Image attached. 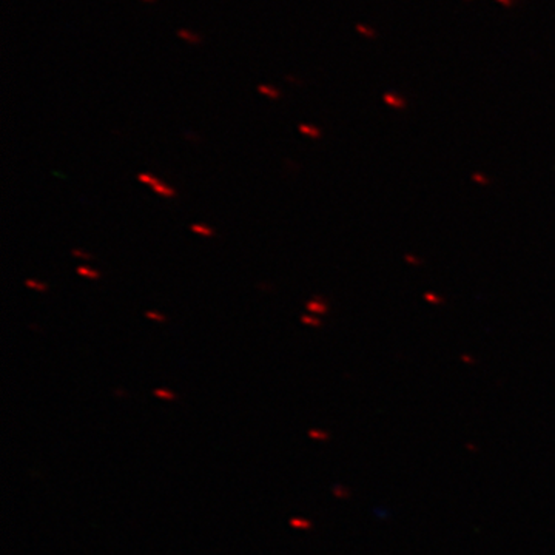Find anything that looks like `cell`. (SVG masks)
I'll list each match as a JSON object with an SVG mask.
<instances>
[{"label":"cell","instance_id":"cell-12","mask_svg":"<svg viewBox=\"0 0 555 555\" xmlns=\"http://www.w3.org/2000/svg\"><path fill=\"white\" fill-rule=\"evenodd\" d=\"M301 321H303V324H307V326H313V327L321 326V323H319L318 319H315L313 316H308V315L301 316Z\"/></svg>","mask_w":555,"mask_h":555},{"label":"cell","instance_id":"cell-14","mask_svg":"<svg viewBox=\"0 0 555 555\" xmlns=\"http://www.w3.org/2000/svg\"><path fill=\"white\" fill-rule=\"evenodd\" d=\"M71 255H73L74 258H81V259H91V255H90V253H85V251H82V250H73V251H71Z\"/></svg>","mask_w":555,"mask_h":555},{"label":"cell","instance_id":"cell-9","mask_svg":"<svg viewBox=\"0 0 555 555\" xmlns=\"http://www.w3.org/2000/svg\"><path fill=\"white\" fill-rule=\"evenodd\" d=\"M307 308L308 311H315V313H324L326 311V306L323 303H319V301H308Z\"/></svg>","mask_w":555,"mask_h":555},{"label":"cell","instance_id":"cell-10","mask_svg":"<svg viewBox=\"0 0 555 555\" xmlns=\"http://www.w3.org/2000/svg\"><path fill=\"white\" fill-rule=\"evenodd\" d=\"M138 181H139V182H142V184L151 185V187H154V185L159 182V179L153 178L151 174H148V173H141L139 176H138Z\"/></svg>","mask_w":555,"mask_h":555},{"label":"cell","instance_id":"cell-15","mask_svg":"<svg viewBox=\"0 0 555 555\" xmlns=\"http://www.w3.org/2000/svg\"><path fill=\"white\" fill-rule=\"evenodd\" d=\"M145 2H156V0H145Z\"/></svg>","mask_w":555,"mask_h":555},{"label":"cell","instance_id":"cell-13","mask_svg":"<svg viewBox=\"0 0 555 555\" xmlns=\"http://www.w3.org/2000/svg\"><path fill=\"white\" fill-rule=\"evenodd\" d=\"M290 524L293 526V528H307V526H310V523H307V521H304V520H301V518H291V520H290Z\"/></svg>","mask_w":555,"mask_h":555},{"label":"cell","instance_id":"cell-11","mask_svg":"<svg viewBox=\"0 0 555 555\" xmlns=\"http://www.w3.org/2000/svg\"><path fill=\"white\" fill-rule=\"evenodd\" d=\"M145 316H147L148 319L158 321V323H165V321H167V318H165L164 315L156 313V311H145Z\"/></svg>","mask_w":555,"mask_h":555},{"label":"cell","instance_id":"cell-1","mask_svg":"<svg viewBox=\"0 0 555 555\" xmlns=\"http://www.w3.org/2000/svg\"><path fill=\"white\" fill-rule=\"evenodd\" d=\"M178 36L181 37V39H184L185 42H188V43H201L202 42V39H201V36L199 34H194V33H191V31H188V30H179L178 31Z\"/></svg>","mask_w":555,"mask_h":555},{"label":"cell","instance_id":"cell-7","mask_svg":"<svg viewBox=\"0 0 555 555\" xmlns=\"http://www.w3.org/2000/svg\"><path fill=\"white\" fill-rule=\"evenodd\" d=\"M299 131L306 136H310V138H319V134H321V131L318 128H315V126H311V125H307V123H301Z\"/></svg>","mask_w":555,"mask_h":555},{"label":"cell","instance_id":"cell-3","mask_svg":"<svg viewBox=\"0 0 555 555\" xmlns=\"http://www.w3.org/2000/svg\"><path fill=\"white\" fill-rule=\"evenodd\" d=\"M76 271H77V275H81V276H83V278H88V279H97V278H101V273L99 271H96V270H93V268H90V267H86V266H79L76 268Z\"/></svg>","mask_w":555,"mask_h":555},{"label":"cell","instance_id":"cell-5","mask_svg":"<svg viewBox=\"0 0 555 555\" xmlns=\"http://www.w3.org/2000/svg\"><path fill=\"white\" fill-rule=\"evenodd\" d=\"M153 393L156 398H161V400H165V401L176 400V393H173L171 391H167V389H154Z\"/></svg>","mask_w":555,"mask_h":555},{"label":"cell","instance_id":"cell-8","mask_svg":"<svg viewBox=\"0 0 555 555\" xmlns=\"http://www.w3.org/2000/svg\"><path fill=\"white\" fill-rule=\"evenodd\" d=\"M25 286L28 288H33V290H37V291H46L48 290L46 284H43V282H39V281H34V279H25Z\"/></svg>","mask_w":555,"mask_h":555},{"label":"cell","instance_id":"cell-4","mask_svg":"<svg viewBox=\"0 0 555 555\" xmlns=\"http://www.w3.org/2000/svg\"><path fill=\"white\" fill-rule=\"evenodd\" d=\"M190 228L193 233H196V235H201V236H206V238H210V236L215 235L213 228H210L207 226H202V224H193Z\"/></svg>","mask_w":555,"mask_h":555},{"label":"cell","instance_id":"cell-6","mask_svg":"<svg viewBox=\"0 0 555 555\" xmlns=\"http://www.w3.org/2000/svg\"><path fill=\"white\" fill-rule=\"evenodd\" d=\"M258 90L262 94H267L268 97H271V99H279V96H281V91L276 90L275 86H270V85H259Z\"/></svg>","mask_w":555,"mask_h":555},{"label":"cell","instance_id":"cell-2","mask_svg":"<svg viewBox=\"0 0 555 555\" xmlns=\"http://www.w3.org/2000/svg\"><path fill=\"white\" fill-rule=\"evenodd\" d=\"M153 190L158 193V194H161V196H165V198H173L174 194H176V191H174L171 187H168V185H165V184H162L161 181L158 182L153 187Z\"/></svg>","mask_w":555,"mask_h":555}]
</instances>
